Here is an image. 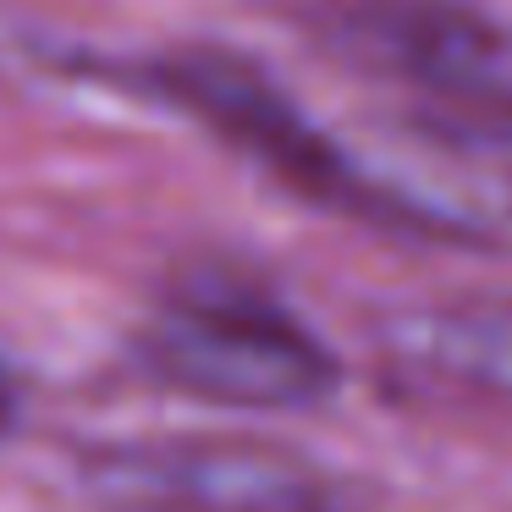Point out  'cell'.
Wrapping results in <instances>:
<instances>
[{
    "label": "cell",
    "instance_id": "1",
    "mask_svg": "<svg viewBox=\"0 0 512 512\" xmlns=\"http://www.w3.org/2000/svg\"><path fill=\"white\" fill-rule=\"evenodd\" d=\"M94 512H342L347 485L314 457L254 435H149L83 457Z\"/></svg>",
    "mask_w": 512,
    "mask_h": 512
},
{
    "label": "cell",
    "instance_id": "6",
    "mask_svg": "<svg viewBox=\"0 0 512 512\" xmlns=\"http://www.w3.org/2000/svg\"><path fill=\"white\" fill-rule=\"evenodd\" d=\"M386 347L435 380L512 402V303L419 309L386 325Z\"/></svg>",
    "mask_w": 512,
    "mask_h": 512
},
{
    "label": "cell",
    "instance_id": "7",
    "mask_svg": "<svg viewBox=\"0 0 512 512\" xmlns=\"http://www.w3.org/2000/svg\"><path fill=\"white\" fill-rule=\"evenodd\" d=\"M17 424V380H12V369L0 364V435Z\"/></svg>",
    "mask_w": 512,
    "mask_h": 512
},
{
    "label": "cell",
    "instance_id": "5",
    "mask_svg": "<svg viewBox=\"0 0 512 512\" xmlns=\"http://www.w3.org/2000/svg\"><path fill=\"white\" fill-rule=\"evenodd\" d=\"M424 149H441L430 226H512V105H452L430 122Z\"/></svg>",
    "mask_w": 512,
    "mask_h": 512
},
{
    "label": "cell",
    "instance_id": "3",
    "mask_svg": "<svg viewBox=\"0 0 512 512\" xmlns=\"http://www.w3.org/2000/svg\"><path fill=\"white\" fill-rule=\"evenodd\" d=\"M149 83L160 94H171L182 111H193L199 122H210L221 138H232L237 149L265 160L303 199L336 204V210H353V215H375V221H402L386 182L358 166L342 144H331L243 56H232V50H171L149 67Z\"/></svg>",
    "mask_w": 512,
    "mask_h": 512
},
{
    "label": "cell",
    "instance_id": "2",
    "mask_svg": "<svg viewBox=\"0 0 512 512\" xmlns=\"http://www.w3.org/2000/svg\"><path fill=\"white\" fill-rule=\"evenodd\" d=\"M149 380L221 408H309L336 397L342 364L314 331L237 292L182 298L144 325Z\"/></svg>",
    "mask_w": 512,
    "mask_h": 512
},
{
    "label": "cell",
    "instance_id": "4",
    "mask_svg": "<svg viewBox=\"0 0 512 512\" xmlns=\"http://www.w3.org/2000/svg\"><path fill=\"white\" fill-rule=\"evenodd\" d=\"M303 28L369 72L419 83L452 105H512V50L446 0H292Z\"/></svg>",
    "mask_w": 512,
    "mask_h": 512
}]
</instances>
